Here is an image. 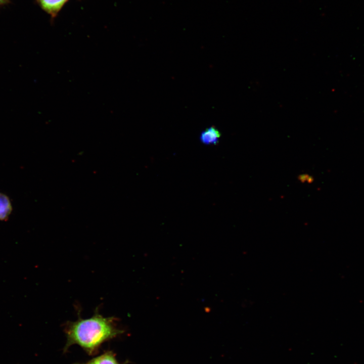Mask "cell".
Wrapping results in <instances>:
<instances>
[{
	"instance_id": "1",
	"label": "cell",
	"mask_w": 364,
	"mask_h": 364,
	"mask_svg": "<svg viewBox=\"0 0 364 364\" xmlns=\"http://www.w3.org/2000/svg\"><path fill=\"white\" fill-rule=\"evenodd\" d=\"M116 321L113 317H105L97 311L89 318L79 317L75 321L68 322L65 328L67 341L64 350L76 344L88 354L96 353L103 343L123 333L117 327Z\"/></svg>"
},
{
	"instance_id": "2",
	"label": "cell",
	"mask_w": 364,
	"mask_h": 364,
	"mask_svg": "<svg viewBox=\"0 0 364 364\" xmlns=\"http://www.w3.org/2000/svg\"><path fill=\"white\" fill-rule=\"evenodd\" d=\"M68 0H38L41 8L52 16L55 17Z\"/></svg>"
},
{
	"instance_id": "3",
	"label": "cell",
	"mask_w": 364,
	"mask_h": 364,
	"mask_svg": "<svg viewBox=\"0 0 364 364\" xmlns=\"http://www.w3.org/2000/svg\"><path fill=\"white\" fill-rule=\"evenodd\" d=\"M220 136L219 130L215 127L211 126L201 132L200 140L205 145H216L219 142Z\"/></svg>"
},
{
	"instance_id": "4",
	"label": "cell",
	"mask_w": 364,
	"mask_h": 364,
	"mask_svg": "<svg viewBox=\"0 0 364 364\" xmlns=\"http://www.w3.org/2000/svg\"><path fill=\"white\" fill-rule=\"evenodd\" d=\"M80 364H121L116 358L114 353L110 351H106L89 361Z\"/></svg>"
},
{
	"instance_id": "5",
	"label": "cell",
	"mask_w": 364,
	"mask_h": 364,
	"mask_svg": "<svg viewBox=\"0 0 364 364\" xmlns=\"http://www.w3.org/2000/svg\"><path fill=\"white\" fill-rule=\"evenodd\" d=\"M12 211V206L9 198L0 192V220H8Z\"/></svg>"
},
{
	"instance_id": "6",
	"label": "cell",
	"mask_w": 364,
	"mask_h": 364,
	"mask_svg": "<svg viewBox=\"0 0 364 364\" xmlns=\"http://www.w3.org/2000/svg\"><path fill=\"white\" fill-rule=\"evenodd\" d=\"M2 1H3V0H0V3H1Z\"/></svg>"
}]
</instances>
